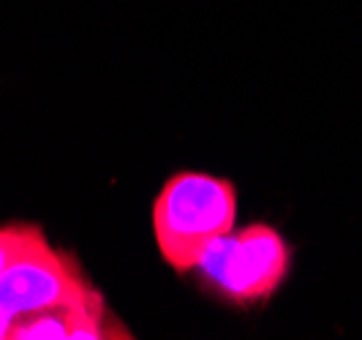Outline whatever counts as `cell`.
<instances>
[{
    "instance_id": "6da1fadb",
    "label": "cell",
    "mask_w": 362,
    "mask_h": 340,
    "mask_svg": "<svg viewBox=\"0 0 362 340\" xmlns=\"http://www.w3.org/2000/svg\"><path fill=\"white\" fill-rule=\"evenodd\" d=\"M237 191L229 180L180 172L153 201V234L163 262L177 272L197 269L207 248L235 232Z\"/></svg>"
},
{
    "instance_id": "7a4b0ae2",
    "label": "cell",
    "mask_w": 362,
    "mask_h": 340,
    "mask_svg": "<svg viewBox=\"0 0 362 340\" xmlns=\"http://www.w3.org/2000/svg\"><path fill=\"white\" fill-rule=\"evenodd\" d=\"M202 278L235 303L270 297L289 272V245L267 223L216 240L199 262Z\"/></svg>"
},
{
    "instance_id": "3957f363",
    "label": "cell",
    "mask_w": 362,
    "mask_h": 340,
    "mask_svg": "<svg viewBox=\"0 0 362 340\" xmlns=\"http://www.w3.org/2000/svg\"><path fill=\"white\" fill-rule=\"evenodd\" d=\"M93 303H101L98 294H93L71 259L49 248L47 237L0 275V307L14 319Z\"/></svg>"
},
{
    "instance_id": "277c9868",
    "label": "cell",
    "mask_w": 362,
    "mask_h": 340,
    "mask_svg": "<svg viewBox=\"0 0 362 340\" xmlns=\"http://www.w3.org/2000/svg\"><path fill=\"white\" fill-rule=\"evenodd\" d=\"M41 240H44V234L36 226H6V229H0V275Z\"/></svg>"
},
{
    "instance_id": "5b68a950",
    "label": "cell",
    "mask_w": 362,
    "mask_h": 340,
    "mask_svg": "<svg viewBox=\"0 0 362 340\" xmlns=\"http://www.w3.org/2000/svg\"><path fill=\"white\" fill-rule=\"evenodd\" d=\"M11 324H14V316H11V313H6V310L0 307V340H8Z\"/></svg>"
}]
</instances>
